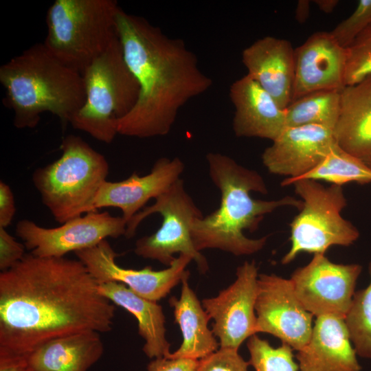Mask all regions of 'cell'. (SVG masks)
Instances as JSON below:
<instances>
[{
  "label": "cell",
  "mask_w": 371,
  "mask_h": 371,
  "mask_svg": "<svg viewBox=\"0 0 371 371\" xmlns=\"http://www.w3.org/2000/svg\"><path fill=\"white\" fill-rule=\"evenodd\" d=\"M115 312L80 260L25 254L0 273V351L30 355L59 337L107 333Z\"/></svg>",
  "instance_id": "obj_1"
},
{
  "label": "cell",
  "mask_w": 371,
  "mask_h": 371,
  "mask_svg": "<svg viewBox=\"0 0 371 371\" xmlns=\"http://www.w3.org/2000/svg\"><path fill=\"white\" fill-rule=\"evenodd\" d=\"M116 30L126 63L139 86L133 108L117 120L122 135L149 138L170 131L179 109L206 92L212 79L183 41L120 8Z\"/></svg>",
  "instance_id": "obj_2"
},
{
  "label": "cell",
  "mask_w": 371,
  "mask_h": 371,
  "mask_svg": "<svg viewBox=\"0 0 371 371\" xmlns=\"http://www.w3.org/2000/svg\"><path fill=\"white\" fill-rule=\"evenodd\" d=\"M206 159L210 179L220 190L221 202L217 210L192 225L191 237L197 251L218 249L237 256L257 253L265 247L267 236L249 238L243 232L257 229L264 216L279 207L301 209L302 200L291 196L270 201L253 199L251 192L267 194L264 179L232 157L209 153Z\"/></svg>",
  "instance_id": "obj_3"
},
{
  "label": "cell",
  "mask_w": 371,
  "mask_h": 371,
  "mask_svg": "<svg viewBox=\"0 0 371 371\" xmlns=\"http://www.w3.org/2000/svg\"><path fill=\"white\" fill-rule=\"evenodd\" d=\"M0 82L5 90L3 102L20 129L36 127L44 113L70 123L86 100L82 74L57 59L43 43L3 64Z\"/></svg>",
  "instance_id": "obj_4"
},
{
  "label": "cell",
  "mask_w": 371,
  "mask_h": 371,
  "mask_svg": "<svg viewBox=\"0 0 371 371\" xmlns=\"http://www.w3.org/2000/svg\"><path fill=\"white\" fill-rule=\"evenodd\" d=\"M60 148V157L37 168L32 181L42 203L55 221L63 224L96 211L95 199L106 181L109 165L102 154L79 136H65Z\"/></svg>",
  "instance_id": "obj_5"
},
{
  "label": "cell",
  "mask_w": 371,
  "mask_h": 371,
  "mask_svg": "<svg viewBox=\"0 0 371 371\" xmlns=\"http://www.w3.org/2000/svg\"><path fill=\"white\" fill-rule=\"evenodd\" d=\"M114 0H56L46 14L43 43L57 59L81 74L117 36Z\"/></svg>",
  "instance_id": "obj_6"
},
{
  "label": "cell",
  "mask_w": 371,
  "mask_h": 371,
  "mask_svg": "<svg viewBox=\"0 0 371 371\" xmlns=\"http://www.w3.org/2000/svg\"><path fill=\"white\" fill-rule=\"evenodd\" d=\"M82 74L86 100L69 124L101 142L110 144L118 134L117 120L133 108L139 93V83L126 63L118 35Z\"/></svg>",
  "instance_id": "obj_7"
},
{
  "label": "cell",
  "mask_w": 371,
  "mask_h": 371,
  "mask_svg": "<svg viewBox=\"0 0 371 371\" xmlns=\"http://www.w3.org/2000/svg\"><path fill=\"white\" fill-rule=\"evenodd\" d=\"M289 185H293L302 206L290 223L291 248L282 264L292 262L302 252L325 254L332 246H350L358 239V229L341 215L347 205L342 186L326 187L307 179L293 180Z\"/></svg>",
  "instance_id": "obj_8"
},
{
  "label": "cell",
  "mask_w": 371,
  "mask_h": 371,
  "mask_svg": "<svg viewBox=\"0 0 371 371\" xmlns=\"http://www.w3.org/2000/svg\"><path fill=\"white\" fill-rule=\"evenodd\" d=\"M155 213L162 217L160 227L154 234L136 241L135 254L168 267L176 258L174 254L188 255L196 262L200 272L205 273L209 269L207 261L196 249L191 237L192 223L203 214L186 191L181 179L157 197L153 204L144 207L127 223L125 236L133 237L143 220Z\"/></svg>",
  "instance_id": "obj_9"
},
{
  "label": "cell",
  "mask_w": 371,
  "mask_h": 371,
  "mask_svg": "<svg viewBox=\"0 0 371 371\" xmlns=\"http://www.w3.org/2000/svg\"><path fill=\"white\" fill-rule=\"evenodd\" d=\"M126 225L122 216L96 210L52 228L23 219L16 224V234L36 256L64 257L69 252L94 247L109 237L125 236Z\"/></svg>",
  "instance_id": "obj_10"
},
{
  "label": "cell",
  "mask_w": 371,
  "mask_h": 371,
  "mask_svg": "<svg viewBox=\"0 0 371 371\" xmlns=\"http://www.w3.org/2000/svg\"><path fill=\"white\" fill-rule=\"evenodd\" d=\"M361 270L358 264H337L317 254L308 265L295 269L290 280L300 302L313 316L344 319Z\"/></svg>",
  "instance_id": "obj_11"
},
{
  "label": "cell",
  "mask_w": 371,
  "mask_h": 371,
  "mask_svg": "<svg viewBox=\"0 0 371 371\" xmlns=\"http://www.w3.org/2000/svg\"><path fill=\"white\" fill-rule=\"evenodd\" d=\"M255 312L257 333L273 335L296 351L309 341L313 315L300 302L290 279L258 275Z\"/></svg>",
  "instance_id": "obj_12"
},
{
  "label": "cell",
  "mask_w": 371,
  "mask_h": 371,
  "mask_svg": "<svg viewBox=\"0 0 371 371\" xmlns=\"http://www.w3.org/2000/svg\"><path fill=\"white\" fill-rule=\"evenodd\" d=\"M258 269L245 261L236 269V279L214 297L202 300V306L214 322L212 332L220 348L238 350L242 343L257 333L255 304Z\"/></svg>",
  "instance_id": "obj_13"
},
{
  "label": "cell",
  "mask_w": 371,
  "mask_h": 371,
  "mask_svg": "<svg viewBox=\"0 0 371 371\" xmlns=\"http://www.w3.org/2000/svg\"><path fill=\"white\" fill-rule=\"evenodd\" d=\"M74 253L98 284L120 282L137 295L154 302L165 297L179 282L189 277L190 273L186 268L192 260L188 255L179 254L164 270L155 271L150 267L126 269L117 264L115 258L118 254L106 239L94 247Z\"/></svg>",
  "instance_id": "obj_14"
},
{
  "label": "cell",
  "mask_w": 371,
  "mask_h": 371,
  "mask_svg": "<svg viewBox=\"0 0 371 371\" xmlns=\"http://www.w3.org/2000/svg\"><path fill=\"white\" fill-rule=\"evenodd\" d=\"M336 144L333 130L319 125L286 127L262 154V161L273 175L293 181L315 168Z\"/></svg>",
  "instance_id": "obj_15"
},
{
  "label": "cell",
  "mask_w": 371,
  "mask_h": 371,
  "mask_svg": "<svg viewBox=\"0 0 371 371\" xmlns=\"http://www.w3.org/2000/svg\"><path fill=\"white\" fill-rule=\"evenodd\" d=\"M346 60V48L330 32L311 34L295 49L293 100L316 91L342 90Z\"/></svg>",
  "instance_id": "obj_16"
},
{
  "label": "cell",
  "mask_w": 371,
  "mask_h": 371,
  "mask_svg": "<svg viewBox=\"0 0 371 371\" xmlns=\"http://www.w3.org/2000/svg\"><path fill=\"white\" fill-rule=\"evenodd\" d=\"M184 168L183 162L178 157H161L146 175L139 176L133 172L122 181L106 180L97 194L94 208H119L128 223L150 199H155L180 179Z\"/></svg>",
  "instance_id": "obj_17"
},
{
  "label": "cell",
  "mask_w": 371,
  "mask_h": 371,
  "mask_svg": "<svg viewBox=\"0 0 371 371\" xmlns=\"http://www.w3.org/2000/svg\"><path fill=\"white\" fill-rule=\"evenodd\" d=\"M242 61L247 75L285 109L293 100L295 49L285 39L266 36L245 48Z\"/></svg>",
  "instance_id": "obj_18"
},
{
  "label": "cell",
  "mask_w": 371,
  "mask_h": 371,
  "mask_svg": "<svg viewBox=\"0 0 371 371\" xmlns=\"http://www.w3.org/2000/svg\"><path fill=\"white\" fill-rule=\"evenodd\" d=\"M229 98L234 107L232 128L236 136L273 142L286 127L285 109L247 74L232 84Z\"/></svg>",
  "instance_id": "obj_19"
},
{
  "label": "cell",
  "mask_w": 371,
  "mask_h": 371,
  "mask_svg": "<svg viewBox=\"0 0 371 371\" xmlns=\"http://www.w3.org/2000/svg\"><path fill=\"white\" fill-rule=\"evenodd\" d=\"M357 355L344 319L322 315L296 357L301 371H361Z\"/></svg>",
  "instance_id": "obj_20"
},
{
  "label": "cell",
  "mask_w": 371,
  "mask_h": 371,
  "mask_svg": "<svg viewBox=\"0 0 371 371\" xmlns=\"http://www.w3.org/2000/svg\"><path fill=\"white\" fill-rule=\"evenodd\" d=\"M333 133L340 148L371 169V76L341 91Z\"/></svg>",
  "instance_id": "obj_21"
},
{
  "label": "cell",
  "mask_w": 371,
  "mask_h": 371,
  "mask_svg": "<svg viewBox=\"0 0 371 371\" xmlns=\"http://www.w3.org/2000/svg\"><path fill=\"white\" fill-rule=\"evenodd\" d=\"M104 344L96 331L51 340L29 355L30 371H88L102 356Z\"/></svg>",
  "instance_id": "obj_22"
},
{
  "label": "cell",
  "mask_w": 371,
  "mask_h": 371,
  "mask_svg": "<svg viewBox=\"0 0 371 371\" xmlns=\"http://www.w3.org/2000/svg\"><path fill=\"white\" fill-rule=\"evenodd\" d=\"M188 278L181 280L180 298L172 297L169 300L174 310L175 321L182 333L183 341L180 347L166 358L200 360L216 351L219 345L207 326L210 319L190 287Z\"/></svg>",
  "instance_id": "obj_23"
},
{
  "label": "cell",
  "mask_w": 371,
  "mask_h": 371,
  "mask_svg": "<svg viewBox=\"0 0 371 371\" xmlns=\"http://www.w3.org/2000/svg\"><path fill=\"white\" fill-rule=\"evenodd\" d=\"M101 294L112 303L133 314L138 322V330L145 344L143 351L149 358L167 357L170 344L166 338L165 316L157 302L144 298L124 284L109 282L98 284Z\"/></svg>",
  "instance_id": "obj_24"
},
{
  "label": "cell",
  "mask_w": 371,
  "mask_h": 371,
  "mask_svg": "<svg viewBox=\"0 0 371 371\" xmlns=\"http://www.w3.org/2000/svg\"><path fill=\"white\" fill-rule=\"evenodd\" d=\"M341 91H316L293 100L285 109L286 126L319 125L333 130L339 115Z\"/></svg>",
  "instance_id": "obj_25"
},
{
  "label": "cell",
  "mask_w": 371,
  "mask_h": 371,
  "mask_svg": "<svg viewBox=\"0 0 371 371\" xmlns=\"http://www.w3.org/2000/svg\"><path fill=\"white\" fill-rule=\"evenodd\" d=\"M300 179L324 181L340 186L349 182L366 184L371 183V169L335 144L321 163L297 179ZM291 181L281 185L286 186Z\"/></svg>",
  "instance_id": "obj_26"
},
{
  "label": "cell",
  "mask_w": 371,
  "mask_h": 371,
  "mask_svg": "<svg viewBox=\"0 0 371 371\" xmlns=\"http://www.w3.org/2000/svg\"><path fill=\"white\" fill-rule=\"evenodd\" d=\"M370 282L355 292L344 321L357 355L371 359V262Z\"/></svg>",
  "instance_id": "obj_27"
},
{
  "label": "cell",
  "mask_w": 371,
  "mask_h": 371,
  "mask_svg": "<svg viewBox=\"0 0 371 371\" xmlns=\"http://www.w3.org/2000/svg\"><path fill=\"white\" fill-rule=\"evenodd\" d=\"M250 355L249 365L256 371H297L299 365L293 359V350L282 344L278 348L257 336H251L247 341Z\"/></svg>",
  "instance_id": "obj_28"
},
{
  "label": "cell",
  "mask_w": 371,
  "mask_h": 371,
  "mask_svg": "<svg viewBox=\"0 0 371 371\" xmlns=\"http://www.w3.org/2000/svg\"><path fill=\"white\" fill-rule=\"evenodd\" d=\"M345 87L371 76V24L346 48Z\"/></svg>",
  "instance_id": "obj_29"
},
{
  "label": "cell",
  "mask_w": 371,
  "mask_h": 371,
  "mask_svg": "<svg viewBox=\"0 0 371 371\" xmlns=\"http://www.w3.org/2000/svg\"><path fill=\"white\" fill-rule=\"evenodd\" d=\"M370 24L371 0H360L355 11L330 33L341 47L346 48Z\"/></svg>",
  "instance_id": "obj_30"
},
{
  "label": "cell",
  "mask_w": 371,
  "mask_h": 371,
  "mask_svg": "<svg viewBox=\"0 0 371 371\" xmlns=\"http://www.w3.org/2000/svg\"><path fill=\"white\" fill-rule=\"evenodd\" d=\"M249 366L237 350L220 348L200 359L196 371H248Z\"/></svg>",
  "instance_id": "obj_31"
},
{
  "label": "cell",
  "mask_w": 371,
  "mask_h": 371,
  "mask_svg": "<svg viewBox=\"0 0 371 371\" xmlns=\"http://www.w3.org/2000/svg\"><path fill=\"white\" fill-rule=\"evenodd\" d=\"M25 247L0 227V269L6 271L21 260L25 255Z\"/></svg>",
  "instance_id": "obj_32"
},
{
  "label": "cell",
  "mask_w": 371,
  "mask_h": 371,
  "mask_svg": "<svg viewBox=\"0 0 371 371\" xmlns=\"http://www.w3.org/2000/svg\"><path fill=\"white\" fill-rule=\"evenodd\" d=\"M199 360L156 358L147 366L148 371H196Z\"/></svg>",
  "instance_id": "obj_33"
},
{
  "label": "cell",
  "mask_w": 371,
  "mask_h": 371,
  "mask_svg": "<svg viewBox=\"0 0 371 371\" xmlns=\"http://www.w3.org/2000/svg\"><path fill=\"white\" fill-rule=\"evenodd\" d=\"M16 212L12 191L7 183L0 181V227L5 228L10 225Z\"/></svg>",
  "instance_id": "obj_34"
},
{
  "label": "cell",
  "mask_w": 371,
  "mask_h": 371,
  "mask_svg": "<svg viewBox=\"0 0 371 371\" xmlns=\"http://www.w3.org/2000/svg\"><path fill=\"white\" fill-rule=\"evenodd\" d=\"M0 371H30L29 355L0 351Z\"/></svg>",
  "instance_id": "obj_35"
},
{
  "label": "cell",
  "mask_w": 371,
  "mask_h": 371,
  "mask_svg": "<svg viewBox=\"0 0 371 371\" xmlns=\"http://www.w3.org/2000/svg\"><path fill=\"white\" fill-rule=\"evenodd\" d=\"M311 1L308 0H299L295 8V20L300 23H304L310 14Z\"/></svg>",
  "instance_id": "obj_36"
},
{
  "label": "cell",
  "mask_w": 371,
  "mask_h": 371,
  "mask_svg": "<svg viewBox=\"0 0 371 371\" xmlns=\"http://www.w3.org/2000/svg\"><path fill=\"white\" fill-rule=\"evenodd\" d=\"M313 3L324 13L333 12L339 3L338 0H315Z\"/></svg>",
  "instance_id": "obj_37"
}]
</instances>
